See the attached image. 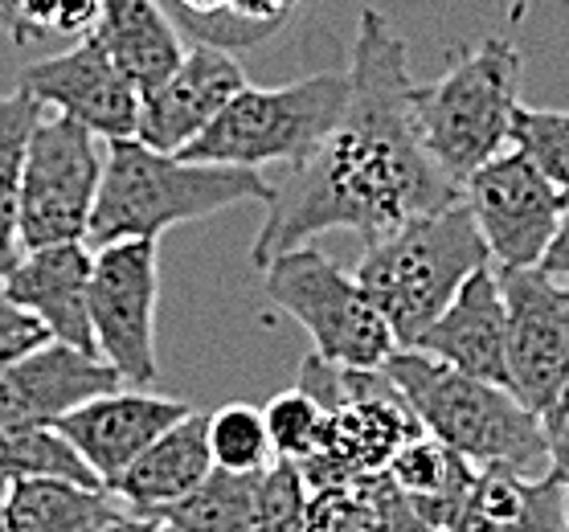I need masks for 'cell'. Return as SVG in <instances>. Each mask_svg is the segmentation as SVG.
Returning <instances> with one entry per match:
<instances>
[{
	"label": "cell",
	"mask_w": 569,
	"mask_h": 532,
	"mask_svg": "<svg viewBox=\"0 0 569 532\" xmlns=\"http://www.w3.org/2000/svg\"><path fill=\"white\" fill-rule=\"evenodd\" d=\"M193 414L181 398L152 390H107L58 418V434L78 451V459L94 471V480L111 488L119 471L140 451H148L169 426Z\"/></svg>",
	"instance_id": "14"
},
{
	"label": "cell",
	"mask_w": 569,
	"mask_h": 532,
	"mask_svg": "<svg viewBox=\"0 0 569 532\" xmlns=\"http://www.w3.org/2000/svg\"><path fill=\"white\" fill-rule=\"evenodd\" d=\"M520 66L517 46L496 33L455 50L447 74L435 82L410 87L418 140L455 184L508 148L512 111L520 107Z\"/></svg>",
	"instance_id": "5"
},
{
	"label": "cell",
	"mask_w": 569,
	"mask_h": 532,
	"mask_svg": "<svg viewBox=\"0 0 569 532\" xmlns=\"http://www.w3.org/2000/svg\"><path fill=\"white\" fill-rule=\"evenodd\" d=\"M345 103H349L345 70H323L283 87L247 82L193 143H184L181 157L254 172H262L267 164L296 169L337 128Z\"/></svg>",
	"instance_id": "6"
},
{
	"label": "cell",
	"mask_w": 569,
	"mask_h": 532,
	"mask_svg": "<svg viewBox=\"0 0 569 532\" xmlns=\"http://www.w3.org/2000/svg\"><path fill=\"white\" fill-rule=\"evenodd\" d=\"M17 87H26L46 111L94 131L99 140H131L140 123V91L123 79L94 33H82L58 58L21 66Z\"/></svg>",
	"instance_id": "13"
},
{
	"label": "cell",
	"mask_w": 569,
	"mask_h": 532,
	"mask_svg": "<svg viewBox=\"0 0 569 532\" xmlns=\"http://www.w3.org/2000/svg\"><path fill=\"white\" fill-rule=\"evenodd\" d=\"M107 140L66 116H46L33 123L21 169V205L17 238L21 250L53 242H87L94 197L103 181Z\"/></svg>",
	"instance_id": "9"
},
{
	"label": "cell",
	"mask_w": 569,
	"mask_h": 532,
	"mask_svg": "<svg viewBox=\"0 0 569 532\" xmlns=\"http://www.w3.org/2000/svg\"><path fill=\"white\" fill-rule=\"evenodd\" d=\"M541 434H545V451H549V468L561 475V483L569 488V381L557 390V398L545 405L541 414Z\"/></svg>",
	"instance_id": "34"
},
{
	"label": "cell",
	"mask_w": 569,
	"mask_h": 532,
	"mask_svg": "<svg viewBox=\"0 0 569 532\" xmlns=\"http://www.w3.org/2000/svg\"><path fill=\"white\" fill-rule=\"evenodd\" d=\"M508 312V390L532 414L569 381V283L537 271H500Z\"/></svg>",
	"instance_id": "12"
},
{
	"label": "cell",
	"mask_w": 569,
	"mask_h": 532,
	"mask_svg": "<svg viewBox=\"0 0 569 532\" xmlns=\"http://www.w3.org/2000/svg\"><path fill=\"white\" fill-rule=\"evenodd\" d=\"M209 471H213V459L206 442V414H184L177 426L164 430L148 451H140L119 471L111 492L136 516H156L160 508L193 492Z\"/></svg>",
	"instance_id": "20"
},
{
	"label": "cell",
	"mask_w": 569,
	"mask_h": 532,
	"mask_svg": "<svg viewBox=\"0 0 569 532\" xmlns=\"http://www.w3.org/2000/svg\"><path fill=\"white\" fill-rule=\"evenodd\" d=\"M13 9L29 46H33L38 38H50V33H58V38L91 33L103 0H13Z\"/></svg>",
	"instance_id": "32"
},
{
	"label": "cell",
	"mask_w": 569,
	"mask_h": 532,
	"mask_svg": "<svg viewBox=\"0 0 569 532\" xmlns=\"http://www.w3.org/2000/svg\"><path fill=\"white\" fill-rule=\"evenodd\" d=\"M569 488L557 471H476L442 532H566Z\"/></svg>",
	"instance_id": "19"
},
{
	"label": "cell",
	"mask_w": 569,
	"mask_h": 532,
	"mask_svg": "<svg viewBox=\"0 0 569 532\" xmlns=\"http://www.w3.org/2000/svg\"><path fill=\"white\" fill-rule=\"evenodd\" d=\"M0 532H9V520H4V495H0Z\"/></svg>",
	"instance_id": "38"
},
{
	"label": "cell",
	"mask_w": 569,
	"mask_h": 532,
	"mask_svg": "<svg viewBox=\"0 0 569 532\" xmlns=\"http://www.w3.org/2000/svg\"><path fill=\"white\" fill-rule=\"evenodd\" d=\"M296 385L308 390L328 414L320 451L299 468L308 488L377 475L406 442L422 434V422L401 402L386 369H345L311 352L299 364Z\"/></svg>",
	"instance_id": "7"
},
{
	"label": "cell",
	"mask_w": 569,
	"mask_h": 532,
	"mask_svg": "<svg viewBox=\"0 0 569 532\" xmlns=\"http://www.w3.org/2000/svg\"><path fill=\"white\" fill-rule=\"evenodd\" d=\"M242 201H271V181L254 169L206 164L181 152H156L148 143L107 140L103 181L87 225V247L160 238L172 225L213 218Z\"/></svg>",
	"instance_id": "2"
},
{
	"label": "cell",
	"mask_w": 569,
	"mask_h": 532,
	"mask_svg": "<svg viewBox=\"0 0 569 532\" xmlns=\"http://www.w3.org/2000/svg\"><path fill=\"white\" fill-rule=\"evenodd\" d=\"M386 475L430 524L442 529L455 508H459V500H463L467 483L476 480V468L459 451H451L447 442H439L435 434L422 430L389 459Z\"/></svg>",
	"instance_id": "23"
},
{
	"label": "cell",
	"mask_w": 569,
	"mask_h": 532,
	"mask_svg": "<svg viewBox=\"0 0 569 532\" xmlns=\"http://www.w3.org/2000/svg\"><path fill=\"white\" fill-rule=\"evenodd\" d=\"M262 471H221L213 468L193 492L177 504L160 508L152 520L172 524L177 532H247L262 508Z\"/></svg>",
	"instance_id": "24"
},
{
	"label": "cell",
	"mask_w": 569,
	"mask_h": 532,
	"mask_svg": "<svg viewBox=\"0 0 569 532\" xmlns=\"http://www.w3.org/2000/svg\"><path fill=\"white\" fill-rule=\"evenodd\" d=\"M381 369L401 393V402L415 410L422 430L463 454L476 471H517V475L553 471L541 418L517 402L508 385L459 373L418 349H398Z\"/></svg>",
	"instance_id": "3"
},
{
	"label": "cell",
	"mask_w": 569,
	"mask_h": 532,
	"mask_svg": "<svg viewBox=\"0 0 569 532\" xmlns=\"http://www.w3.org/2000/svg\"><path fill=\"white\" fill-rule=\"evenodd\" d=\"M50 332L41 328V320L33 312H26L13 295H9V287L0 279V369L4 364H13L17 357H26L33 352L38 344H46Z\"/></svg>",
	"instance_id": "33"
},
{
	"label": "cell",
	"mask_w": 569,
	"mask_h": 532,
	"mask_svg": "<svg viewBox=\"0 0 569 532\" xmlns=\"http://www.w3.org/2000/svg\"><path fill=\"white\" fill-rule=\"evenodd\" d=\"M91 332L94 352L123 385H156V303L160 254L156 238H128L91 247Z\"/></svg>",
	"instance_id": "10"
},
{
	"label": "cell",
	"mask_w": 569,
	"mask_h": 532,
	"mask_svg": "<svg viewBox=\"0 0 569 532\" xmlns=\"http://www.w3.org/2000/svg\"><path fill=\"white\" fill-rule=\"evenodd\" d=\"M46 116V107L26 91L0 94V279L13 271L21 259V238H17V205H21V169H26V148L33 135V123Z\"/></svg>",
	"instance_id": "26"
},
{
	"label": "cell",
	"mask_w": 569,
	"mask_h": 532,
	"mask_svg": "<svg viewBox=\"0 0 569 532\" xmlns=\"http://www.w3.org/2000/svg\"><path fill=\"white\" fill-rule=\"evenodd\" d=\"M172 9L201 41L221 50L259 46L291 21L299 0H172Z\"/></svg>",
	"instance_id": "25"
},
{
	"label": "cell",
	"mask_w": 569,
	"mask_h": 532,
	"mask_svg": "<svg viewBox=\"0 0 569 532\" xmlns=\"http://www.w3.org/2000/svg\"><path fill=\"white\" fill-rule=\"evenodd\" d=\"M508 148L532 160L569 197V111L553 107H517L512 128H508Z\"/></svg>",
	"instance_id": "30"
},
{
	"label": "cell",
	"mask_w": 569,
	"mask_h": 532,
	"mask_svg": "<svg viewBox=\"0 0 569 532\" xmlns=\"http://www.w3.org/2000/svg\"><path fill=\"white\" fill-rule=\"evenodd\" d=\"M123 504L111 488L58 480H21L4 492V520L9 532H94L111 516H119Z\"/></svg>",
	"instance_id": "22"
},
{
	"label": "cell",
	"mask_w": 569,
	"mask_h": 532,
	"mask_svg": "<svg viewBox=\"0 0 569 532\" xmlns=\"http://www.w3.org/2000/svg\"><path fill=\"white\" fill-rule=\"evenodd\" d=\"M349 103L337 128L303 164L271 181L267 218L250 247V262L308 247L320 234H361L365 242L401 221L459 201V184L442 177L418 140L410 111V46L393 21L361 9L349 58Z\"/></svg>",
	"instance_id": "1"
},
{
	"label": "cell",
	"mask_w": 569,
	"mask_h": 532,
	"mask_svg": "<svg viewBox=\"0 0 569 532\" xmlns=\"http://www.w3.org/2000/svg\"><path fill=\"white\" fill-rule=\"evenodd\" d=\"M537 271L553 274V279L569 283V209H566V218H561V225H557V234H553V242H549V250H545L541 262H537Z\"/></svg>",
	"instance_id": "36"
},
{
	"label": "cell",
	"mask_w": 569,
	"mask_h": 532,
	"mask_svg": "<svg viewBox=\"0 0 569 532\" xmlns=\"http://www.w3.org/2000/svg\"><path fill=\"white\" fill-rule=\"evenodd\" d=\"M156 529V520L152 516H136V512H119V516H111L107 524H99L94 532H152Z\"/></svg>",
	"instance_id": "37"
},
{
	"label": "cell",
	"mask_w": 569,
	"mask_h": 532,
	"mask_svg": "<svg viewBox=\"0 0 569 532\" xmlns=\"http://www.w3.org/2000/svg\"><path fill=\"white\" fill-rule=\"evenodd\" d=\"M262 422H267V439H271L274 459L303 468L311 454L320 451L328 414H323V405L308 390L291 385V390L274 393L271 402L262 405Z\"/></svg>",
	"instance_id": "29"
},
{
	"label": "cell",
	"mask_w": 569,
	"mask_h": 532,
	"mask_svg": "<svg viewBox=\"0 0 569 532\" xmlns=\"http://www.w3.org/2000/svg\"><path fill=\"white\" fill-rule=\"evenodd\" d=\"M91 33L140 94L156 91L184 58L177 21L160 0H103Z\"/></svg>",
	"instance_id": "21"
},
{
	"label": "cell",
	"mask_w": 569,
	"mask_h": 532,
	"mask_svg": "<svg viewBox=\"0 0 569 532\" xmlns=\"http://www.w3.org/2000/svg\"><path fill=\"white\" fill-rule=\"evenodd\" d=\"M377 504H381V532H442L439 524H430V520L389 483L386 471H381V480H377Z\"/></svg>",
	"instance_id": "35"
},
{
	"label": "cell",
	"mask_w": 569,
	"mask_h": 532,
	"mask_svg": "<svg viewBox=\"0 0 569 532\" xmlns=\"http://www.w3.org/2000/svg\"><path fill=\"white\" fill-rule=\"evenodd\" d=\"M206 442L213 468L221 471H262L274 463L262 410L250 402L218 405L213 414H206Z\"/></svg>",
	"instance_id": "28"
},
{
	"label": "cell",
	"mask_w": 569,
	"mask_h": 532,
	"mask_svg": "<svg viewBox=\"0 0 569 532\" xmlns=\"http://www.w3.org/2000/svg\"><path fill=\"white\" fill-rule=\"evenodd\" d=\"M41 475L103 488L53 426H0V495L21 480H41Z\"/></svg>",
	"instance_id": "27"
},
{
	"label": "cell",
	"mask_w": 569,
	"mask_h": 532,
	"mask_svg": "<svg viewBox=\"0 0 569 532\" xmlns=\"http://www.w3.org/2000/svg\"><path fill=\"white\" fill-rule=\"evenodd\" d=\"M492 254L479 238L463 197L451 205L401 221L398 230L365 242L357 283L393 332L398 349H410L459 295V287L488 267Z\"/></svg>",
	"instance_id": "4"
},
{
	"label": "cell",
	"mask_w": 569,
	"mask_h": 532,
	"mask_svg": "<svg viewBox=\"0 0 569 532\" xmlns=\"http://www.w3.org/2000/svg\"><path fill=\"white\" fill-rule=\"evenodd\" d=\"M152 532H177V529H172V524H160V520H156V529Z\"/></svg>",
	"instance_id": "39"
},
{
	"label": "cell",
	"mask_w": 569,
	"mask_h": 532,
	"mask_svg": "<svg viewBox=\"0 0 569 532\" xmlns=\"http://www.w3.org/2000/svg\"><path fill=\"white\" fill-rule=\"evenodd\" d=\"M508 4H512V9H517V13H520V9H525V4H529V0H508Z\"/></svg>",
	"instance_id": "40"
},
{
	"label": "cell",
	"mask_w": 569,
	"mask_h": 532,
	"mask_svg": "<svg viewBox=\"0 0 569 532\" xmlns=\"http://www.w3.org/2000/svg\"><path fill=\"white\" fill-rule=\"evenodd\" d=\"M91 262L87 242H53V247L21 250L13 271L4 274L9 295L41 320L50 340L94 352L91 332Z\"/></svg>",
	"instance_id": "18"
},
{
	"label": "cell",
	"mask_w": 569,
	"mask_h": 532,
	"mask_svg": "<svg viewBox=\"0 0 569 532\" xmlns=\"http://www.w3.org/2000/svg\"><path fill=\"white\" fill-rule=\"evenodd\" d=\"M119 385V373L99 352L46 340L0 369V426H58V418Z\"/></svg>",
	"instance_id": "15"
},
{
	"label": "cell",
	"mask_w": 569,
	"mask_h": 532,
	"mask_svg": "<svg viewBox=\"0 0 569 532\" xmlns=\"http://www.w3.org/2000/svg\"><path fill=\"white\" fill-rule=\"evenodd\" d=\"M247 87V74L221 46H193L184 50L181 66L156 91L140 94V123L136 140L156 152H181L221 116V107Z\"/></svg>",
	"instance_id": "16"
},
{
	"label": "cell",
	"mask_w": 569,
	"mask_h": 532,
	"mask_svg": "<svg viewBox=\"0 0 569 532\" xmlns=\"http://www.w3.org/2000/svg\"><path fill=\"white\" fill-rule=\"evenodd\" d=\"M435 361L451 364L459 373L483 377L496 385H508V312L500 271L492 262L479 267L459 295L442 308V315L410 344Z\"/></svg>",
	"instance_id": "17"
},
{
	"label": "cell",
	"mask_w": 569,
	"mask_h": 532,
	"mask_svg": "<svg viewBox=\"0 0 569 532\" xmlns=\"http://www.w3.org/2000/svg\"><path fill=\"white\" fill-rule=\"evenodd\" d=\"M262 291L311 337V352L345 369H381L398 352L393 332L357 274L323 250L296 247L262 267Z\"/></svg>",
	"instance_id": "8"
},
{
	"label": "cell",
	"mask_w": 569,
	"mask_h": 532,
	"mask_svg": "<svg viewBox=\"0 0 569 532\" xmlns=\"http://www.w3.org/2000/svg\"><path fill=\"white\" fill-rule=\"evenodd\" d=\"M459 197L471 209L496 271L537 267L569 209V197L553 181H545V172L517 148H505L488 164H479L459 184Z\"/></svg>",
	"instance_id": "11"
},
{
	"label": "cell",
	"mask_w": 569,
	"mask_h": 532,
	"mask_svg": "<svg viewBox=\"0 0 569 532\" xmlns=\"http://www.w3.org/2000/svg\"><path fill=\"white\" fill-rule=\"evenodd\" d=\"M377 475H357L328 488H308V532H381Z\"/></svg>",
	"instance_id": "31"
}]
</instances>
